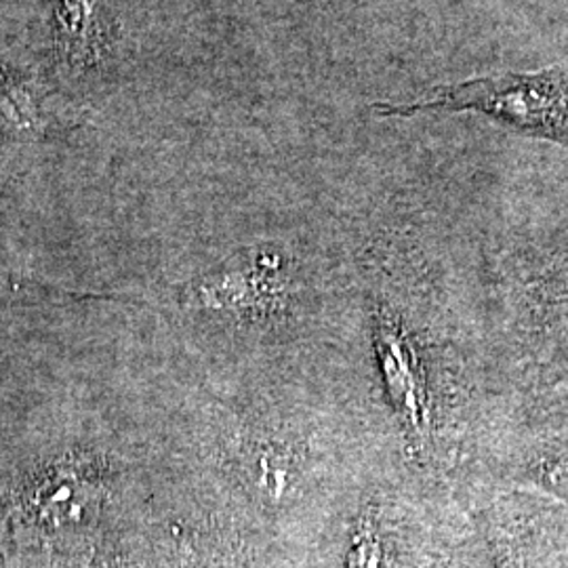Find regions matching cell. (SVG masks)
Returning a JSON list of instances; mask_svg holds the SVG:
<instances>
[{"label": "cell", "instance_id": "cell-1", "mask_svg": "<svg viewBox=\"0 0 568 568\" xmlns=\"http://www.w3.org/2000/svg\"><path fill=\"white\" fill-rule=\"evenodd\" d=\"M371 110L377 116L398 119L474 112L511 133L568 148V65L434 84L408 103H373Z\"/></svg>", "mask_w": 568, "mask_h": 568}, {"label": "cell", "instance_id": "cell-2", "mask_svg": "<svg viewBox=\"0 0 568 568\" xmlns=\"http://www.w3.org/2000/svg\"><path fill=\"white\" fill-rule=\"evenodd\" d=\"M53 44L65 72L93 68L102 58L103 0H58Z\"/></svg>", "mask_w": 568, "mask_h": 568}, {"label": "cell", "instance_id": "cell-3", "mask_svg": "<svg viewBox=\"0 0 568 568\" xmlns=\"http://www.w3.org/2000/svg\"><path fill=\"white\" fill-rule=\"evenodd\" d=\"M41 124L39 102L30 87L0 70V131L34 133Z\"/></svg>", "mask_w": 568, "mask_h": 568}, {"label": "cell", "instance_id": "cell-4", "mask_svg": "<svg viewBox=\"0 0 568 568\" xmlns=\"http://www.w3.org/2000/svg\"><path fill=\"white\" fill-rule=\"evenodd\" d=\"M39 508L47 518H53L58 523L81 518L84 509V497L79 487L70 483H58V485H47L42 488Z\"/></svg>", "mask_w": 568, "mask_h": 568}, {"label": "cell", "instance_id": "cell-5", "mask_svg": "<svg viewBox=\"0 0 568 568\" xmlns=\"http://www.w3.org/2000/svg\"><path fill=\"white\" fill-rule=\"evenodd\" d=\"M349 568H384L382 549H379V541L375 539V535L358 537L354 551H352Z\"/></svg>", "mask_w": 568, "mask_h": 568}]
</instances>
